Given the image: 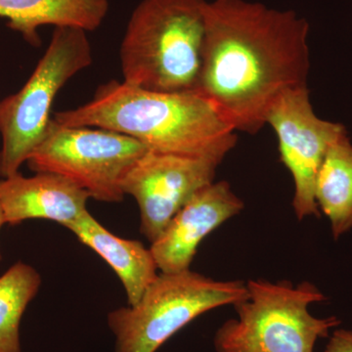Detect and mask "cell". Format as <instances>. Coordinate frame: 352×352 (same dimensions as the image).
<instances>
[{"instance_id":"5bb4252c","label":"cell","mask_w":352,"mask_h":352,"mask_svg":"<svg viewBox=\"0 0 352 352\" xmlns=\"http://www.w3.org/2000/svg\"><path fill=\"white\" fill-rule=\"evenodd\" d=\"M315 200L333 239L352 229V143L347 131L329 147L315 183Z\"/></svg>"},{"instance_id":"e0dca14e","label":"cell","mask_w":352,"mask_h":352,"mask_svg":"<svg viewBox=\"0 0 352 352\" xmlns=\"http://www.w3.org/2000/svg\"><path fill=\"white\" fill-rule=\"evenodd\" d=\"M6 219H4L3 210H2L1 204H0V229H1L2 226L6 224ZM0 259H1V254H0Z\"/></svg>"},{"instance_id":"9a60e30c","label":"cell","mask_w":352,"mask_h":352,"mask_svg":"<svg viewBox=\"0 0 352 352\" xmlns=\"http://www.w3.org/2000/svg\"><path fill=\"white\" fill-rule=\"evenodd\" d=\"M41 285L38 271L22 261L0 277V352H21V320Z\"/></svg>"},{"instance_id":"7a4b0ae2","label":"cell","mask_w":352,"mask_h":352,"mask_svg":"<svg viewBox=\"0 0 352 352\" xmlns=\"http://www.w3.org/2000/svg\"><path fill=\"white\" fill-rule=\"evenodd\" d=\"M59 124L126 134L151 151L185 156H227L237 132L196 92L161 94L111 80L85 105L54 113Z\"/></svg>"},{"instance_id":"8fae6325","label":"cell","mask_w":352,"mask_h":352,"mask_svg":"<svg viewBox=\"0 0 352 352\" xmlns=\"http://www.w3.org/2000/svg\"><path fill=\"white\" fill-rule=\"evenodd\" d=\"M90 196L64 176L20 173L0 180V204L6 223L17 226L29 219L57 222L68 228L87 210Z\"/></svg>"},{"instance_id":"52a82bcc","label":"cell","mask_w":352,"mask_h":352,"mask_svg":"<svg viewBox=\"0 0 352 352\" xmlns=\"http://www.w3.org/2000/svg\"><path fill=\"white\" fill-rule=\"evenodd\" d=\"M148 148L110 129L68 126L51 119L41 143L28 159L30 170L64 176L105 203L124 200L122 182Z\"/></svg>"},{"instance_id":"8992f818","label":"cell","mask_w":352,"mask_h":352,"mask_svg":"<svg viewBox=\"0 0 352 352\" xmlns=\"http://www.w3.org/2000/svg\"><path fill=\"white\" fill-rule=\"evenodd\" d=\"M87 34L78 28H55L24 87L0 103V177L19 173L43 138L58 92L94 62Z\"/></svg>"},{"instance_id":"5b68a950","label":"cell","mask_w":352,"mask_h":352,"mask_svg":"<svg viewBox=\"0 0 352 352\" xmlns=\"http://www.w3.org/2000/svg\"><path fill=\"white\" fill-rule=\"evenodd\" d=\"M247 296L243 281H217L190 270L160 272L138 303L108 314L115 352H156L201 314Z\"/></svg>"},{"instance_id":"ba28073f","label":"cell","mask_w":352,"mask_h":352,"mask_svg":"<svg viewBox=\"0 0 352 352\" xmlns=\"http://www.w3.org/2000/svg\"><path fill=\"white\" fill-rule=\"evenodd\" d=\"M266 124L276 133L280 159L293 177L296 217H318L320 210L315 200L317 175L329 147L346 131V127L315 113L307 85L282 94L268 111Z\"/></svg>"},{"instance_id":"30bf717a","label":"cell","mask_w":352,"mask_h":352,"mask_svg":"<svg viewBox=\"0 0 352 352\" xmlns=\"http://www.w3.org/2000/svg\"><path fill=\"white\" fill-rule=\"evenodd\" d=\"M243 210L244 201L227 182H212L200 190L150 247L160 272L189 270L201 241Z\"/></svg>"},{"instance_id":"3957f363","label":"cell","mask_w":352,"mask_h":352,"mask_svg":"<svg viewBox=\"0 0 352 352\" xmlns=\"http://www.w3.org/2000/svg\"><path fill=\"white\" fill-rule=\"evenodd\" d=\"M207 0H142L127 24L124 82L161 94H198Z\"/></svg>"},{"instance_id":"ac0fdd59","label":"cell","mask_w":352,"mask_h":352,"mask_svg":"<svg viewBox=\"0 0 352 352\" xmlns=\"http://www.w3.org/2000/svg\"><path fill=\"white\" fill-rule=\"evenodd\" d=\"M0 103H1V101H0Z\"/></svg>"},{"instance_id":"277c9868","label":"cell","mask_w":352,"mask_h":352,"mask_svg":"<svg viewBox=\"0 0 352 352\" xmlns=\"http://www.w3.org/2000/svg\"><path fill=\"white\" fill-rule=\"evenodd\" d=\"M248 296L234 305L238 317L226 321L214 337L217 352H314L340 321L318 318L309 305L326 300L315 285L251 280Z\"/></svg>"},{"instance_id":"9c48e42d","label":"cell","mask_w":352,"mask_h":352,"mask_svg":"<svg viewBox=\"0 0 352 352\" xmlns=\"http://www.w3.org/2000/svg\"><path fill=\"white\" fill-rule=\"evenodd\" d=\"M223 155L185 156L148 150L129 170L124 195L135 199L140 232L150 243L160 237L180 208L214 182Z\"/></svg>"},{"instance_id":"2e32d148","label":"cell","mask_w":352,"mask_h":352,"mask_svg":"<svg viewBox=\"0 0 352 352\" xmlns=\"http://www.w3.org/2000/svg\"><path fill=\"white\" fill-rule=\"evenodd\" d=\"M325 352H352V330L338 329L333 331Z\"/></svg>"},{"instance_id":"7c38bea8","label":"cell","mask_w":352,"mask_h":352,"mask_svg":"<svg viewBox=\"0 0 352 352\" xmlns=\"http://www.w3.org/2000/svg\"><path fill=\"white\" fill-rule=\"evenodd\" d=\"M67 229L115 271L126 291L127 305L138 303L159 275L151 250L139 241L118 237L88 210Z\"/></svg>"},{"instance_id":"6da1fadb","label":"cell","mask_w":352,"mask_h":352,"mask_svg":"<svg viewBox=\"0 0 352 352\" xmlns=\"http://www.w3.org/2000/svg\"><path fill=\"white\" fill-rule=\"evenodd\" d=\"M309 24L293 10L249 0H212L198 94L234 131L256 133L271 106L307 85Z\"/></svg>"},{"instance_id":"4fadbf2b","label":"cell","mask_w":352,"mask_h":352,"mask_svg":"<svg viewBox=\"0 0 352 352\" xmlns=\"http://www.w3.org/2000/svg\"><path fill=\"white\" fill-rule=\"evenodd\" d=\"M108 0H0V18L32 46L41 45L43 25L94 32L105 20Z\"/></svg>"}]
</instances>
